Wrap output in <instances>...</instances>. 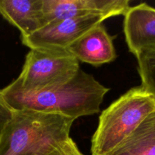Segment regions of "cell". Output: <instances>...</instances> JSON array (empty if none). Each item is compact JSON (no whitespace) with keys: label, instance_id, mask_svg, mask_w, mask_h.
Masks as SVG:
<instances>
[{"label":"cell","instance_id":"obj_1","mask_svg":"<svg viewBox=\"0 0 155 155\" xmlns=\"http://www.w3.org/2000/svg\"><path fill=\"white\" fill-rule=\"evenodd\" d=\"M106 88L91 74L80 69L63 84L36 91H24L9 84L2 94L13 110H32L55 114L75 120L100 111Z\"/></svg>","mask_w":155,"mask_h":155},{"label":"cell","instance_id":"obj_2","mask_svg":"<svg viewBox=\"0 0 155 155\" xmlns=\"http://www.w3.org/2000/svg\"><path fill=\"white\" fill-rule=\"evenodd\" d=\"M74 121L55 114L13 110L0 136V155H47L69 139Z\"/></svg>","mask_w":155,"mask_h":155},{"label":"cell","instance_id":"obj_3","mask_svg":"<svg viewBox=\"0 0 155 155\" xmlns=\"http://www.w3.org/2000/svg\"><path fill=\"white\" fill-rule=\"evenodd\" d=\"M155 110V98L142 86L127 91L101 112L91 142L92 155H108Z\"/></svg>","mask_w":155,"mask_h":155},{"label":"cell","instance_id":"obj_4","mask_svg":"<svg viewBox=\"0 0 155 155\" xmlns=\"http://www.w3.org/2000/svg\"><path fill=\"white\" fill-rule=\"evenodd\" d=\"M80 69L68 51L30 49L19 77L10 84L24 91L40 90L66 83Z\"/></svg>","mask_w":155,"mask_h":155},{"label":"cell","instance_id":"obj_5","mask_svg":"<svg viewBox=\"0 0 155 155\" xmlns=\"http://www.w3.org/2000/svg\"><path fill=\"white\" fill-rule=\"evenodd\" d=\"M106 19L102 15H89L49 23L30 36L21 37V42L30 49L68 51L71 44Z\"/></svg>","mask_w":155,"mask_h":155},{"label":"cell","instance_id":"obj_6","mask_svg":"<svg viewBox=\"0 0 155 155\" xmlns=\"http://www.w3.org/2000/svg\"><path fill=\"white\" fill-rule=\"evenodd\" d=\"M45 26L69 18L102 15L106 18L124 15L130 6V0H42Z\"/></svg>","mask_w":155,"mask_h":155},{"label":"cell","instance_id":"obj_7","mask_svg":"<svg viewBox=\"0 0 155 155\" xmlns=\"http://www.w3.org/2000/svg\"><path fill=\"white\" fill-rule=\"evenodd\" d=\"M124 33L130 52L155 47V8L146 3L131 6L124 15Z\"/></svg>","mask_w":155,"mask_h":155},{"label":"cell","instance_id":"obj_8","mask_svg":"<svg viewBox=\"0 0 155 155\" xmlns=\"http://www.w3.org/2000/svg\"><path fill=\"white\" fill-rule=\"evenodd\" d=\"M114 39L104 26L100 24L71 44L68 51L78 61L100 66L116 59Z\"/></svg>","mask_w":155,"mask_h":155},{"label":"cell","instance_id":"obj_9","mask_svg":"<svg viewBox=\"0 0 155 155\" xmlns=\"http://www.w3.org/2000/svg\"><path fill=\"white\" fill-rule=\"evenodd\" d=\"M42 0H0V15L21 32V37L31 35L45 26Z\"/></svg>","mask_w":155,"mask_h":155},{"label":"cell","instance_id":"obj_10","mask_svg":"<svg viewBox=\"0 0 155 155\" xmlns=\"http://www.w3.org/2000/svg\"><path fill=\"white\" fill-rule=\"evenodd\" d=\"M108 155H155V110Z\"/></svg>","mask_w":155,"mask_h":155},{"label":"cell","instance_id":"obj_11","mask_svg":"<svg viewBox=\"0 0 155 155\" xmlns=\"http://www.w3.org/2000/svg\"><path fill=\"white\" fill-rule=\"evenodd\" d=\"M136 57L142 86L155 98V47L140 51Z\"/></svg>","mask_w":155,"mask_h":155},{"label":"cell","instance_id":"obj_12","mask_svg":"<svg viewBox=\"0 0 155 155\" xmlns=\"http://www.w3.org/2000/svg\"><path fill=\"white\" fill-rule=\"evenodd\" d=\"M47 155H84L71 137L59 144Z\"/></svg>","mask_w":155,"mask_h":155},{"label":"cell","instance_id":"obj_13","mask_svg":"<svg viewBox=\"0 0 155 155\" xmlns=\"http://www.w3.org/2000/svg\"><path fill=\"white\" fill-rule=\"evenodd\" d=\"M13 110L8 105L2 94V89H0V136L5 129V126L12 117Z\"/></svg>","mask_w":155,"mask_h":155}]
</instances>
